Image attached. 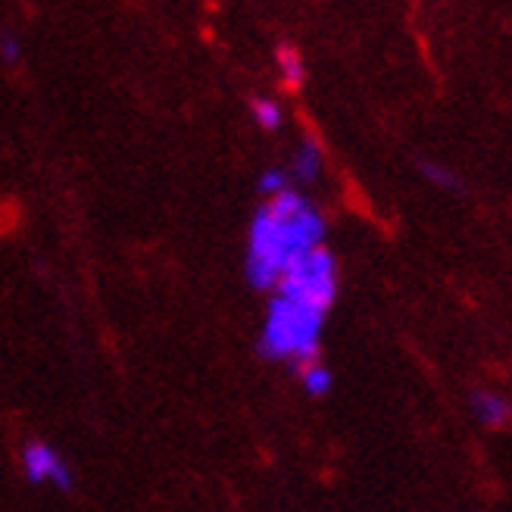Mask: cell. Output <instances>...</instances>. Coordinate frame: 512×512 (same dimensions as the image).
I'll list each match as a JSON object with an SVG mask.
<instances>
[{
  "instance_id": "1",
  "label": "cell",
  "mask_w": 512,
  "mask_h": 512,
  "mask_svg": "<svg viewBox=\"0 0 512 512\" xmlns=\"http://www.w3.org/2000/svg\"><path fill=\"white\" fill-rule=\"evenodd\" d=\"M325 222L319 210L294 188H281L256 210L247 238V278L253 288H275L278 275L297 256L322 244Z\"/></svg>"
},
{
  "instance_id": "2",
  "label": "cell",
  "mask_w": 512,
  "mask_h": 512,
  "mask_svg": "<svg viewBox=\"0 0 512 512\" xmlns=\"http://www.w3.org/2000/svg\"><path fill=\"white\" fill-rule=\"evenodd\" d=\"M322 310L297 303L291 297L275 294V300L266 310L260 350L269 360H291L297 366H306L319 353V331H322Z\"/></svg>"
},
{
  "instance_id": "3",
  "label": "cell",
  "mask_w": 512,
  "mask_h": 512,
  "mask_svg": "<svg viewBox=\"0 0 512 512\" xmlns=\"http://www.w3.org/2000/svg\"><path fill=\"white\" fill-rule=\"evenodd\" d=\"M275 288L281 297H291L297 303L313 306V310H328L335 303L338 294V263L322 244L306 250L303 256H297L294 263H288V269L278 275Z\"/></svg>"
},
{
  "instance_id": "4",
  "label": "cell",
  "mask_w": 512,
  "mask_h": 512,
  "mask_svg": "<svg viewBox=\"0 0 512 512\" xmlns=\"http://www.w3.org/2000/svg\"><path fill=\"white\" fill-rule=\"evenodd\" d=\"M22 466H25V475H29L32 481H54L57 488H69V484H72V472L63 463V456L54 447L41 444V441L25 447Z\"/></svg>"
},
{
  "instance_id": "5",
  "label": "cell",
  "mask_w": 512,
  "mask_h": 512,
  "mask_svg": "<svg viewBox=\"0 0 512 512\" xmlns=\"http://www.w3.org/2000/svg\"><path fill=\"white\" fill-rule=\"evenodd\" d=\"M472 409H475V416L484 422V425H506L512 419V403L500 394H491V391H481L472 397Z\"/></svg>"
},
{
  "instance_id": "6",
  "label": "cell",
  "mask_w": 512,
  "mask_h": 512,
  "mask_svg": "<svg viewBox=\"0 0 512 512\" xmlns=\"http://www.w3.org/2000/svg\"><path fill=\"white\" fill-rule=\"evenodd\" d=\"M322 172V150L316 141H303L294 157V175L300 182H316Z\"/></svg>"
},
{
  "instance_id": "7",
  "label": "cell",
  "mask_w": 512,
  "mask_h": 512,
  "mask_svg": "<svg viewBox=\"0 0 512 512\" xmlns=\"http://www.w3.org/2000/svg\"><path fill=\"white\" fill-rule=\"evenodd\" d=\"M275 60H278L281 75H285V82H288L291 88H300L303 79H306V66H303V57L297 54V47L281 44V47H278V54H275Z\"/></svg>"
},
{
  "instance_id": "8",
  "label": "cell",
  "mask_w": 512,
  "mask_h": 512,
  "mask_svg": "<svg viewBox=\"0 0 512 512\" xmlns=\"http://www.w3.org/2000/svg\"><path fill=\"white\" fill-rule=\"evenodd\" d=\"M250 113H253L256 125L266 128V132H275V128L281 125V119H285L281 107L275 104V100H269V97H256L253 104H250Z\"/></svg>"
},
{
  "instance_id": "9",
  "label": "cell",
  "mask_w": 512,
  "mask_h": 512,
  "mask_svg": "<svg viewBox=\"0 0 512 512\" xmlns=\"http://www.w3.org/2000/svg\"><path fill=\"white\" fill-rule=\"evenodd\" d=\"M300 375H303V388L310 391L313 397H322V394L331 391V372H328L325 366H319L316 360H313V363H306V366L300 369Z\"/></svg>"
},
{
  "instance_id": "10",
  "label": "cell",
  "mask_w": 512,
  "mask_h": 512,
  "mask_svg": "<svg viewBox=\"0 0 512 512\" xmlns=\"http://www.w3.org/2000/svg\"><path fill=\"white\" fill-rule=\"evenodd\" d=\"M422 175L428 178L431 185H438L444 191H459V188H463V185H459V178L450 169L438 166V163H422Z\"/></svg>"
},
{
  "instance_id": "11",
  "label": "cell",
  "mask_w": 512,
  "mask_h": 512,
  "mask_svg": "<svg viewBox=\"0 0 512 512\" xmlns=\"http://www.w3.org/2000/svg\"><path fill=\"white\" fill-rule=\"evenodd\" d=\"M19 57H22V44H19V38L10 35V32H4V35H0V60H4L7 66H16Z\"/></svg>"
},
{
  "instance_id": "12",
  "label": "cell",
  "mask_w": 512,
  "mask_h": 512,
  "mask_svg": "<svg viewBox=\"0 0 512 512\" xmlns=\"http://www.w3.org/2000/svg\"><path fill=\"white\" fill-rule=\"evenodd\" d=\"M281 188H288V175L281 172V169H269V172H263V178H260V191L263 194H278Z\"/></svg>"
}]
</instances>
